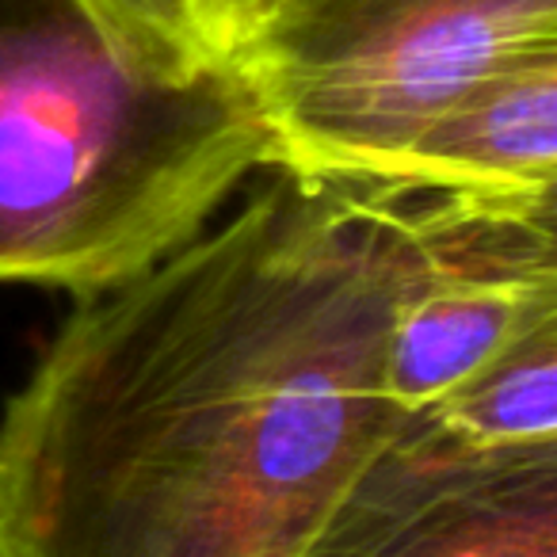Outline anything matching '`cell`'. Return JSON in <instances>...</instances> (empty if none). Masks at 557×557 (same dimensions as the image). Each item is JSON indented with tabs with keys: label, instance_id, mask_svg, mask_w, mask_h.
<instances>
[{
	"label": "cell",
	"instance_id": "obj_5",
	"mask_svg": "<svg viewBox=\"0 0 557 557\" xmlns=\"http://www.w3.org/2000/svg\"><path fill=\"white\" fill-rule=\"evenodd\" d=\"M302 557H557V450L432 466L386 443Z\"/></svg>",
	"mask_w": 557,
	"mask_h": 557
},
{
	"label": "cell",
	"instance_id": "obj_2",
	"mask_svg": "<svg viewBox=\"0 0 557 557\" xmlns=\"http://www.w3.org/2000/svg\"><path fill=\"white\" fill-rule=\"evenodd\" d=\"M263 169L275 138L233 54L164 77L81 0H0V287H119Z\"/></svg>",
	"mask_w": 557,
	"mask_h": 557
},
{
	"label": "cell",
	"instance_id": "obj_8",
	"mask_svg": "<svg viewBox=\"0 0 557 557\" xmlns=\"http://www.w3.org/2000/svg\"><path fill=\"white\" fill-rule=\"evenodd\" d=\"M134 65L164 77L230 58L202 0H81Z\"/></svg>",
	"mask_w": 557,
	"mask_h": 557
},
{
	"label": "cell",
	"instance_id": "obj_9",
	"mask_svg": "<svg viewBox=\"0 0 557 557\" xmlns=\"http://www.w3.org/2000/svg\"><path fill=\"white\" fill-rule=\"evenodd\" d=\"M202 4H207V16L214 24L218 39L225 42V50H230L233 35L240 32V24L260 9V0H202Z\"/></svg>",
	"mask_w": 557,
	"mask_h": 557
},
{
	"label": "cell",
	"instance_id": "obj_7",
	"mask_svg": "<svg viewBox=\"0 0 557 557\" xmlns=\"http://www.w3.org/2000/svg\"><path fill=\"white\" fill-rule=\"evenodd\" d=\"M389 443L432 466L557 450V321L519 336L440 401L405 412Z\"/></svg>",
	"mask_w": 557,
	"mask_h": 557
},
{
	"label": "cell",
	"instance_id": "obj_4",
	"mask_svg": "<svg viewBox=\"0 0 557 557\" xmlns=\"http://www.w3.org/2000/svg\"><path fill=\"white\" fill-rule=\"evenodd\" d=\"M412 263L386 341V389L417 412L557 321V195H417Z\"/></svg>",
	"mask_w": 557,
	"mask_h": 557
},
{
	"label": "cell",
	"instance_id": "obj_6",
	"mask_svg": "<svg viewBox=\"0 0 557 557\" xmlns=\"http://www.w3.org/2000/svg\"><path fill=\"white\" fill-rule=\"evenodd\" d=\"M386 184L417 195H557V47L508 58L409 141Z\"/></svg>",
	"mask_w": 557,
	"mask_h": 557
},
{
	"label": "cell",
	"instance_id": "obj_3",
	"mask_svg": "<svg viewBox=\"0 0 557 557\" xmlns=\"http://www.w3.org/2000/svg\"><path fill=\"white\" fill-rule=\"evenodd\" d=\"M534 47H557V0H260L230 54L275 169L386 184L450 100Z\"/></svg>",
	"mask_w": 557,
	"mask_h": 557
},
{
	"label": "cell",
	"instance_id": "obj_10",
	"mask_svg": "<svg viewBox=\"0 0 557 557\" xmlns=\"http://www.w3.org/2000/svg\"><path fill=\"white\" fill-rule=\"evenodd\" d=\"M0 557H20V554H16V546H12V542L4 539V531H0Z\"/></svg>",
	"mask_w": 557,
	"mask_h": 557
},
{
	"label": "cell",
	"instance_id": "obj_1",
	"mask_svg": "<svg viewBox=\"0 0 557 557\" xmlns=\"http://www.w3.org/2000/svg\"><path fill=\"white\" fill-rule=\"evenodd\" d=\"M412 191L271 169L77 298L0 417L20 557H302L405 412L386 341Z\"/></svg>",
	"mask_w": 557,
	"mask_h": 557
}]
</instances>
